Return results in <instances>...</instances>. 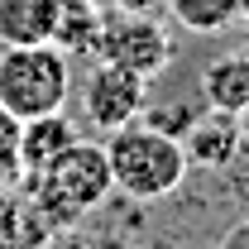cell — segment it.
<instances>
[{
	"label": "cell",
	"mask_w": 249,
	"mask_h": 249,
	"mask_svg": "<svg viewBox=\"0 0 249 249\" xmlns=\"http://www.w3.org/2000/svg\"><path fill=\"white\" fill-rule=\"evenodd\" d=\"M72 96V58L53 43L5 48L0 53V106L19 120L53 115Z\"/></svg>",
	"instance_id": "3"
},
{
	"label": "cell",
	"mask_w": 249,
	"mask_h": 249,
	"mask_svg": "<svg viewBox=\"0 0 249 249\" xmlns=\"http://www.w3.org/2000/svg\"><path fill=\"white\" fill-rule=\"evenodd\" d=\"M240 120L235 115H196L192 129L182 134V149H187V163H201V168H230L235 154H240Z\"/></svg>",
	"instance_id": "6"
},
{
	"label": "cell",
	"mask_w": 249,
	"mask_h": 249,
	"mask_svg": "<svg viewBox=\"0 0 249 249\" xmlns=\"http://www.w3.org/2000/svg\"><path fill=\"white\" fill-rule=\"evenodd\" d=\"M77 144V124L67 120L62 110L53 115H34V120L19 124V173H43L58 154H67Z\"/></svg>",
	"instance_id": "7"
},
{
	"label": "cell",
	"mask_w": 249,
	"mask_h": 249,
	"mask_svg": "<svg viewBox=\"0 0 249 249\" xmlns=\"http://www.w3.org/2000/svg\"><path fill=\"white\" fill-rule=\"evenodd\" d=\"M220 249H249V220L240 225V230H230V240H225Z\"/></svg>",
	"instance_id": "14"
},
{
	"label": "cell",
	"mask_w": 249,
	"mask_h": 249,
	"mask_svg": "<svg viewBox=\"0 0 249 249\" xmlns=\"http://www.w3.org/2000/svg\"><path fill=\"white\" fill-rule=\"evenodd\" d=\"M163 10L187 34H220L240 19V0H163Z\"/></svg>",
	"instance_id": "11"
},
{
	"label": "cell",
	"mask_w": 249,
	"mask_h": 249,
	"mask_svg": "<svg viewBox=\"0 0 249 249\" xmlns=\"http://www.w3.org/2000/svg\"><path fill=\"white\" fill-rule=\"evenodd\" d=\"M101 10L96 0H58V24H53V48H62L67 58L91 53L96 58V38H101Z\"/></svg>",
	"instance_id": "10"
},
{
	"label": "cell",
	"mask_w": 249,
	"mask_h": 249,
	"mask_svg": "<svg viewBox=\"0 0 249 249\" xmlns=\"http://www.w3.org/2000/svg\"><path fill=\"white\" fill-rule=\"evenodd\" d=\"M201 96L220 115H240L249 106V53H220L201 72Z\"/></svg>",
	"instance_id": "9"
},
{
	"label": "cell",
	"mask_w": 249,
	"mask_h": 249,
	"mask_svg": "<svg viewBox=\"0 0 249 249\" xmlns=\"http://www.w3.org/2000/svg\"><path fill=\"white\" fill-rule=\"evenodd\" d=\"M96 62L106 67H120L129 77H158L168 62H173V38L163 29L158 15H124L110 10L101 19V38H96Z\"/></svg>",
	"instance_id": "4"
},
{
	"label": "cell",
	"mask_w": 249,
	"mask_h": 249,
	"mask_svg": "<svg viewBox=\"0 0 249 249\" xmlns=\"http://www.w3.org/2000/svg\"><path fill=\"white\" fill-rule=\"evenodd\" d=\"M106 163H110V182L129 201H163L187 182V149L182 139L163 134L154 124L134 120L106 134Z\"/></svg>",
	"instance_id": "1"
},
{
	"label": "cell",
	"mask_w": 249,
	"mask_h": 249,
	"mask_svg": "<svg viewBox=\"0 0 249 249\" xmlns=\"http://www.w3.org/2000/svg\"><path fill=\"white\" fill-rule=\"evenodd\" d=\"M149 96V82L144 77H129L120 67H96L91 77H87V91H82V110H87V120L101 129V134H110V129H120V124H134L144 115V101Z\"/></svg>",
	"instance_id": "5"
},
{
	"label": "cell",
	"mask_w": 249,
	"mask_h": 249,
	"mask_svg": "<svg viewBox=\"0 0 249 249\" xmlns=\"http://www.w3.org/2000/svg\"><path fill=\"white\" fill-rule=\"evenodd\" d=\"M240 19H245V24H249V0H240Z\"/></svg>",
	"instance_id": "16"
},
{
	"label": "cell",
	"mask_w": 249,
	"mask_h": 249,
	"mask_svg": "<svg viewBox=\"0 0 249 249\" xmlns=\"http://www.w3.org/2000/svg\"><path fill=\"white\" fill-rule=\"evenodd\" d=\"M19 115H10L0 106V178H15L19 173Z\"/></svg>",
	"instance_id": "12"
},
{
	"label": "cell",
	"mask_w": 249,
	"mask_h": 249,
	"mask_svg": "<svg viewBox=\"0 0 249 249\" xmlns=\"http://www.w3.org/2000/svg\"><path fill=\"white\" fill-rule=\"evenodd\" d=\"M235 120H240V139H245V144H249V106H245V110H240V115H235Z\"/></svg>",
	"instance_id": "15"
},
{
	"label": "cell",
	"mask_w": 249,
	"mask_h": 249,
	"mask_svg": "<svg viewBox=\"0 0 249 249\" xmlns=\"http://www.w3.org/2000/svg\"><path fill=\"white\" fill-rule=\"evenodd\" d=\"M58 0H0V48L53 43Z\"/></svg>",
	"instance_id": "8"
},
{
	"label": "cell",
	"mask_w": 249,
	"mask_h": 249,
	"mask_svg": "<svg viewBox=\"0 0 249 249\" xmlns=\"http://www.w3.org/2000/svg\"><path fill=\"white\" fill-rule=\"evenodd\" d=\"M110 10H124V15H158L163 0H106Z\"/></svg>",
	"instance_id": "13"
},
{
	"label": "cell",
	"mask_w": 249,
	"mask_h": 249,
	"mask_svg": "<svg viewBox=\"0 0 249 249\" xmlns=\"http://www.w3.org/2000/svg\"><path fill=\"white\" fill-rule=\"evenodd\" d=\"M110 192H115V182H110L106 149L82 144V139L67 154H58L43 173H34V201L48 216V225H72V220L91 216Z\"/></svg>",
	"instance_id": "2"
}]
</instances>
